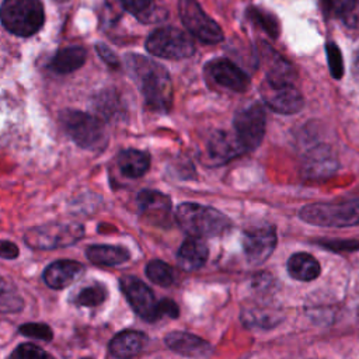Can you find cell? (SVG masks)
<instances>
[{
    "instance_id": "cell-11",
    "label": "cell",
    "mask_w": 359,
    "mask_h": 359,
    "mask_svg": "<svg viewBox=\"0 0 359 359\" xmlns=\"http://www.w3.org/2000/svg\"><path fill=\"white\" fill-rule=\"evenodd\" d=\"M121 289L132 309L146 321H156L161 317L158 302L150 287L135 276L121 278Z\"/></svg>"
},
{
    "instance_id": "cell-32",
    "label": "cell",
    "mask_w": 359,
    "mask_h": 359,
    "mask_svg": "<svg viewBox=\"0 0 359 359\" xmlns=\"http://www.w3.org/2000/svg\"><path fill=\"white\" fill-rule=\"evenodd\" d=\"M50 355L34 344H21L10 355L14 359H36V358H49Z\"/></svg>"
},
{
    "instance_id": "cell-7",
    "label": "cell",
    "mask_w": 359,
    "mask_h": 359,
    "mask_svg": "<svg viewBox=\"0 0 359 359\" xmlns=\"http://www.w3.org/2000/svg\"><path fill=\"white\" fill-rule=\"evenodd\" d=\"M146 49L164 59H185L194 55L195 46L191 38L175 27H163L153 31L146 39Z\"/></svg>"
},
{
    "instance_id": "cell-38",
    "label": "cell",
    "mask_w": 359,
    "mask_h": 359,
    "mask_svg": "<svg viewBox=\"0 0 359 359\" xmlns=\"http://www.w3.org/2000/svg\"><path fill=\"white\" fill-rule=\"evenodd\" d=\"M56 1H67V0H56Z\"/></svg>"
},
{
    "instance_id": "cell-1",
    "label": "cell",
    "mask_w": 359,
    "mask_h": 359,
    "mask_svg": "<svg viewBox=\"0 0 359 359\" xmlns=\"http://www.w3.org/2000/svg\"><path fill=\"white\" fill-rule=\"evenodd\" d=\"M126 62L147 105L153 109H168L172 91L167 70L161 65L140 55H129Z\"/></svg>"
},
{
    "instance_id": "cell-31",
    "label": "cell",
    "mask_w": 359,
    "mask_h": 359,
    "mask_svg": "<svg viewBox=\"0 0 359 359\" xmlns=\"http://www.w3.org/2000/svg\"><path fill=\"white\" fill-rule=\"evenodd\" d=\"M18 331L25 335V337H31L35 339H42V341H50L53 337V332L50 330L49 325L42 324V323H27L22 324Z\"/></svg>"
},
{
    "instance_id": "cell-15",
    "label": "cell",
    "mask_w": 359,
    "mask_h": 359,
    "mask_svg": "<svg viewBox=\"0 0 359 359\" xmlns=\"http://www.w3.org/2000/svg\"><path fill=\"white\" fill-rule=\"evenodd\" d=\"M165 344L171 351L182 356L206 358L212 353V346L209 345V342L188 332H170L165 337Z\"/></svg>"
},
{
    "instance_id": "cell-34",
    "label": "cell",
    "mask_w": 359,
    "mask_h": 359,
    "mask_svg": "<svg viewBox=\"0 0 359 359\" xmlns=\"http://www.w3.org/2000/svg\"><path fill=\"white\" fill-rule=\"evenodd\" d=\"M345 1L346 0H320L321 11L327 18L338 17V13Z\"/></svg>"
},
{
    "instance_id": "cell-25",
    "label": "cell",
    "mask_w": 359,
    "mask_h": 359,
    "mask_svg": "<svg viewBox=\"0 0 359 359\" xmlns=\"http://www.w3.org/2000/svg\"><path fill=\"white\" fill-rule=\"evenodd\" d=\"M247 15L254 24L261 27L271 38L279 36V32H280L279 21H278L276 15H273L268 10L257 7V6H250L247 8Z\"/></svg>"
},
{
    "instance_id": "cell-23",
    "label": "cell",
    "mask_w": 359,
    "mask_h": 359,
    "mask_svg": "<svg viewBox=\"0 0 359 359\" xmlns=\"http://www.w3.org/2000/svg\"><path fill=\"white\" fill-rule=\"evenodd\" d=\"M287 271L292 278L307 282L316 279L320 275L321 268L313 255L307 252H296L287 261Z\"/></svg>"
},
{
    "instance_id": "cell-33",
    "label": "cell",
    "mask_w": 359,
    "mask_h": 359,
    "mask_svg": "<svg viewBox=\"0 0 359 359\" xmlns=\"http://www.w3.org/2000/svg\"><path fill=\"white\" fill-rule=\"evenodd\" d=\"M121 3L126 11H129L130 14L139 15L140 18L147 13L151 0H121Z\"/></svg>"
},
{
    "instance_id": "cell-30",
    "label": "cell",
    "mask_w": 359,
    "mask_h": 359,
    "mask_svg": "<svg viewBox=\"0 0 359 359\" xmlns=\"http://www.w3.org/2000/svg\"><path fill=\"white\" fill-rule=\"evenodd\" d=\"M338 17L346 27L358 28L359 27V0H346L338 13Z\"/></svg>"
},
{
    "instance_id": "cell-37",
    "label": "cell",
    "mask_w": 359,
    "mask_h": 359,
    "mask_svg": "<svg viewBox=\"0 0 359 359\" xmlns=\"http://www.w3.org/2000/svg\"><path fill=\"white\" fill-rule=\"evenodd\" d=\"M158 310L161 316H168V317H178V306L170 300V299H163L158 302Z\"/></svg>"
},
{
    "instance_id": "cell-19",
    "label": "cell",
    "mask_w": 359,
    "mask_h": 359,
    "mask_svg": "<svg viewBox=\"0 0 359 359\" xmlns=\"http://www.w3.org/2000/svg\"><path fill=\"white\" fill-rule=\"evenodd\" d=\"M261 57L266 72V80L272 81H293L294 80V70L292 65L285 60L280 55H278L271 46L264 43L261 46Z\"/></svg>"
},
{
    "instance_id": "cell-26",
    "label": "cell",
    "mask_w": 359,
    "mask_h": 359,
    "mask_svg": "<svg viewBox=\"0 0 359 359\" xmlns=\"http://www.w3.org/2000/svg\"><path fill=\"white\" fill-rule=\"evenodd\" d=\"M146 275L153 283L158 286H170L174 280L171 266L160 259H151L146 265Z\"/></svg>"
},
{
    "instance_id": "cell-20",
    "label": "cell",
    "mask_w": 359,
    "mask_h": 359,
    "mask_svg": "<svg viewBox=\"0 0 359 359\" xmlns=\"http://www.w3.org/2000/svg\"><path fill=\"white\" fill-rule=\"evenodd\" d=\"M147 338L140 331L126 330L116 334L109 342V352L115 358H130L137 355L146 345Z\"/></svg>"
},
{
    "instance_id": "cell-35",
    "label": "cell",
    "mask_w": 359,
    "mask_h": 359,
    "mask_svg": "<svg viewBox=\"0 0 359 359\" xmlns=\"http://www.w3.org/2000/svg\"><path fill=\"white\" fill-rule=\"evenodd\" d=\"M18 247L11 243V241H6V240H0V257L6 258V259H13L18 255Z\"/></svg>"
},
{
    "instance_id": "cell-27",
    "label": "cell",
    "mask_w": 359,
    "mask_h": 359,
    "mask_svg": "<svg viewBox=\"0 0 359 359\" xmlns=\"http://www.w3.org/2000/svg\"><path fill=\"white\" fill-rule=\"evenodd\" d=\"M24 303L20 294L0 278V313H17L22 309Z\"/></svg>"
},
{
    "instance_id": "cell-16",
    "label": "cell",
    "mask_w": 359,
    "mask_h": 359,
    "mask_svg": "<svg viewBox=\"0 0 359 359\" xmlns=\"http://www.w3.org/2000/svg\"><path fill=\"white\" fill-rule=\"evenodd\" d=\"M83 272V265L77 261L59 259L49 264L43 271V280L52 289H63Z\"/></svg>"
},
{
    "instance_id": "cell-4",
    "label": "cell",
    "mask_w": 359,
    "mask_h": 359,
    "mask_svg": "<svg viewBox=\"0 0 359 359\" xmlns=\"http://www.w3.org/2000/svg\"><path fill=\"white\" fill-rule=\"evenodd\" d=\"M300 219L325 227H346L359 224V198L339 203H311L306 205Z\"/></svg>"
},
{
    "instance_id": "cell-6",
    "label": "cell",
    "mask_w": 359,
    "mask_h": 359,
    "mask_svg": "<svg viewBox=\"0 0 359 359\" xmlns=\"http://www.w3.org/2000/svg\"><path fill=\"white\" fill-rule=\"evenodd\" d=\"M60 123L70 139L84 149H95L102 144L104 125L95 115L67 109L60 114Z\"/></svg>"
},
{
    "instance_id": "cell-29",
    "label": "cell",
    "mask_w": 359,
    "mask_h": 359,
    "mask_svg": "<svg viewBox=\"0 0 359 359\" xmlns=\"http://www.w3.org/2000/svg\"><path fill=\"white\" fill-rule=\"evenodd\" d=\"M327 52V60H328V67L330 73L332 74L334 79H341L344 76V62H342V55L339 48L334 42H328L325 46Z\"/></svg>"
},
{
    "instance_id": "cell-10",
    "label": "cell",
    "mask_w": 359,
    "mask_h": 359,
    "mask_svg": "<svg viewBox=\"0 0 359 359\" xmlns=\"http://www.w3.org/2000/svg\"><path fill=\"white\" fill-rule=\"evenodd\" d=\"M264 102L279 114H294L303 107V95L293 81L266 80L261 86Z\"/></svg>"
},
{
    "instance_id": "cell-14",
    "label": "cell",
    "mask_w": 359,
    "mask_h": 359,
    "mask_svg": "<svg viewBox=\"0 0 359 359\" xmlns=\"http://www.w3.org/2000/svg\"><path fill=\"white\" fill-rule=\"evenodd\" d=\"M244 147L238 142L236 135L227 132H217L212 135L206 143L205 157L208 158V164H223L230 158L241 154Z\"/></svg>"
},
{
    "instance_id": "cell-8",
    "label": "cell",
    "mask_w": 359,
    "mask_h": 359,
    "mask_svg": "<svg viewBox=\"0 0 359 359\" xmlns=\"http://www.w3.org/2000/svg\"><path fill=\"white\" fill-rule=\"evenodd\" d=\"M178 11L185 28L205 43H219L223 41V31L199 6L196 0H180Z\"/></svg>"
},
{
    "instance_id": "cell-36",
    "label": "cell",
    "mask_w": 359,
    "mask_h": 359,
    "mask_svg": "<svg viewBox=\"0 0 359 359\" xmlns=\"http://www.w3.org/2000/svg\"><path fill=\"white\" fill-rule=\"evenodd\" d=\"M97 52H98V55H100L109 66L116 67V66L119 65L118 57L115 56V53H114L107 45H104V43H97Z\"/></svg>"
},
{
    "instance_id": "cell-17",
    "label": "cell",
    "mask_w": 359,
    "mask_h": 359,
    "mask_svg": "<svg viewBox=\"0 0 359 359\" xmlns=\"http://www.w3.org/2000/svg\"><path fill=\"white\" fill-rule=\"evenodd\" d=\"M209 250L201 237L189 236L180 247L177 254L178 265L185 271H195L205 265Z\"/></svg>"
},
{
    "instance_id": "cell-22",
    "label": "cell",
    "mask_w": 359,
    "mask_h": 359,
    "mask_svg": "<svg viewBox=\"0 0 359 359\" xmlns=\"http://www.w3.org/2000/svg\"><path fill=\"white\" fill-rule=\"evenodd\" d=\"M118 165L125 177L139 178L149 170L150 158L144 151L126 149L118 154Z\"/></svg>"
},
{
    "instance_id": "cell-2",
    "label": "cell",
    "mask_w": 359,
    "mask_h": 359,
    "mask_svg": "<svg viewBox=\"0 0 359 359\" xmlns=\"http://www.w3.org/2000/svg\"><path fill=\"white\" fill-rule=\"evenodd\" d=\"M175 220L180 227L195 237H213L230 229V220L222 212L192 202H184L175 209Z\"/></svg>"
},
{
    "instance_id": "cell-3",
    "label": "cell",
    "mask_w": 359,
    "mask_h": 359,
    "mask_svg": "<svg viewBox=\"0 0 359 359\" xmlns=\"http://www.w3.org/2000/svg\"><path fill=\"white\" fill-rule=\"evenodd\" d=\"M0 20L7 31L18 36H31L43 24V7L39 0H4Z\"/></svg>"
},
{
    "instance_id": "cell-13",
    "label": "cell",
    "mask_w": 359,
    "mask_h": 359,
    "mask_svg": "<svg viewBox=\"0 0 359 359\" xmlns=\"http://www.w3.org/2000/svg\"><path fill=\"white\" fill-rule=\"evenodd\" d=\"M205 69L210 80L223 88L240 93L244 91L250 84L248 76L229 59H213L206 65Z\"/></svg>"
},
{
    "instance_id": "cell-18",
    "label": "cell",
    "mask_w": 359,
    "mask_h": 359,
    "mask_svg": "<svg viewBox=\"0 0 359 359\" xmlns=\"http://www.w3.org/2000/svg\"><path fill=\"white\" fill-rule=\"evenodd\" d=\"M140 212L150 217L153 222H165L170 216L171 202L170 198L161 192L144 189L137 195Z\"/></svg>"
},
{
    "instance_id": "cell-28",
    "label": "cell",
    "mask_w": 359,
    "mask_h": 359,
    "mask_svg": "<svg viewBox=\"0 0 359 359\" xmlns=\"http://www.w3.org/2000/svg\"><path fill=\"white\" fill-rule=\"evenodd\" d=\"M107 299V290L102 285H91L81 289L76 297L77 304L86 307H95Z\"/></svg>"
},
{
    "instance_id": "cell-5",
    "label": "cell",
    "mask_w": 359,
    "mask_h": 359,
    "mask_svg": "<svg viewBox=\"0 0 359 359\" xmlns=\"http://www.w3.org/2000/svg\"><path fill=\"white\" fill-rule=\"evenodd\" d=\"M84 234V229L79 223L55 222L31 227L24 240L27 245L35 250H52L67 247L77 243Z\"/></svg>"
},
{
    "instance_id": "cell-24",
    "label": "cell",
    "mask_w": 359,
    "mask_h": 359,
    "mask_svg": "<svg viewBox=\"0 0 359 359\" xmlns=\"http://www.w3.org/2000/svg\"><path fill=\"white\" fill-rule=\"evenodd\" d=\"M86 62V49L81 46H67L60 49L50 62V69L59 74L77 70Z\"/></svg>"
},
{
    "instance_id": "cell-9",
    "label": "cell",
    "mask_w": 359,
    "mask_h": 359,
    "mask_svg": "<svg viewBox=\"0 0 359 359\" xmlns=\"http://www.w3.org/2000/svg\"><path fill=\"white\" fill-rule=\"evenodd\" d=\"M265 111L261 104H251L240 109L234 116L236 136L245 151L257 149L265 133Z\"/></svg>"
},
{
    "instance_id": "cell-21",
    "label": "cell",
    "mask_w": 359,
    "mask_h": 359,
    "mask_svg": "<svg viewBox=\"0 0 359 359\" xmlns=\"http://www.w3.org/2000/svg\"><path fill=\"white\" fill-rule=\"evenodd\" d=\"M86 255L90 262L102 266H114L126 262L130 258V252L125 247L94 244L86 250Z\"/></svg>"
},
{
    "instance_id": "cell-12",
    "label": "cell",
    "mask_w": 359,
    "mask_h": 359,
    "mask_svg": "<svg viewBox=\"0 0 359 359\" xmlns=\"http://www.w3.org/2000/svg\"><path fill=\"white\" fill-rule=\"evenodd\" d=\"M276 233L272 226H259L244 233L243 247L251 264L264 262L275 250Z\"/></svg>"
}]
</instances>
